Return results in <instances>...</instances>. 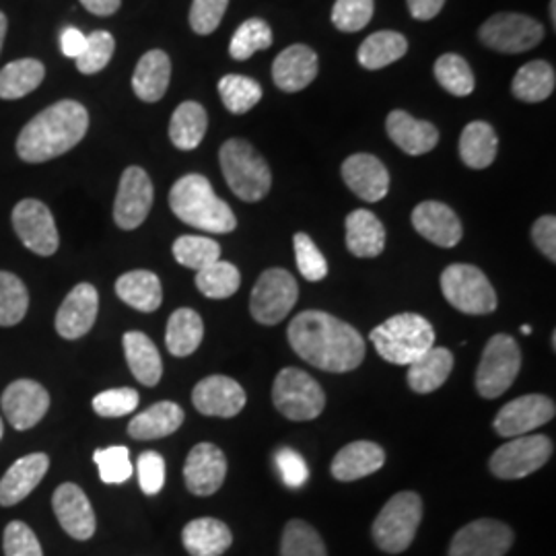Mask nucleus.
Segmentation results:
<instances>
[{
  "label": "nucleus",
  "instance_id": "33",
  "mask_svg": "<svg viewBox=\"0 0 556 556\" xmlns=\"http://www.w3.org/2000/svg\"><path fill=\"white\" fill-rule=\"evenodd\" d=\"M172 79V62L163 50L147 52L137 64V71L132 75V91L137 98L147 103L160 101Z\"/></svg>",
  "mask_w": 556,
  "mask_h": 556
},
{
  "label": "nucleus",
  "instance_id": "23",
  "mask_svg": "<svg viewBox=\"0 0 556 556\" xmlns=\"http://www.w3.org/2000/svg\"><path fill=\"white\" fill-rule=\"evenodd\" d=\"M342 179L358 199L367 202H379L386 199L390 190V174L386 165L376 155H369V153H357L344 161Z\"/></svg>",
  "mask_w": 556,
  "mask_h": 556
},
{
  "label": "nucleus",
  "instance_id": "17",
  "mask_svg": "<svg viewBox=\"0 0 556 556\" xmlns=\"http://www.w3.org/2000/svg\"><path fill=\"white\" fill-rule=\"evenodd\" d=\"M48 408L50 394L34 379H17L2 394V413L17 431L36 427L46 417Z\"/></svg>",
  "mask_w": 556,
  "mask_h": 556
},
{
  "label": "nucleus",
  "instance_id": "22",
  "mask_svg": "<svg viewBox=\"0 0 556 556\" xmlns=\"http://www.w3.org/2000/svg\"><path fill=\"white\" fill-rule=\"evenodd\" d=\"M413 227L422 238L439 248H454L464 236L456 213L438 200H425L413 211Z\"/></svg>",
  "mask_w": 556,
  "mask_h": 556
},
{
  "label": "nucleus",
  "instance_id": "19",
  "mask_svg": "<svg viewBox=\"0 0 556 556\" xmlns=\"http://www.w3.org/2000/svg\"><path fill=\"white\" fill-rule=\"evenodd\" d=\"M248 402L245 390L236 379L227 376H211L197 383L192 392V404L204 417L231 418L243 410Z\"/></svg>",
  "mask_w": 556,
  "mask_h": 556
},
{
  "label": "nucleus",
  "instance_id": "44",
  "mask_svg": "<svg viewBox=\"0 0 556 556\" xmlns=\"http://www.w3.org/2000/svg\"><path fill=\"white\" fill-rule=\"evenodd\" d=\"M435 77H438L439 85L456 98L470 96L477 87V79H475L470 64L457 54H443L435 62Z\"/></svg>",
  "mask_w": 556,
  "mask_h": 556
},
{
  "label": "nucleus",
  "instance_id": "59",
  "mask_svg": "<svg viewBox=\"0 0 556 556\" xmlns=\"http://www.w3.org/2000/svg\"><path fill=\"white\" fill-rule=\"evenodd\" d=\"M410 15L418 21H429L438 17L445 0H406Z\"/></svg>",
  "mask_w": 556,
  "mask_h": 556
},
{
  "label": "nucleus",
  "instance_id": "31",
  "mask_svg": "<svg viewBox=\"0 0 556 556\" xmlns=\"http://www.w3.org/2000/svg\"><path fill=\"white\" fill-rule=\"evenodd\" d=\"M184 410L176 402H157L144 413H140L130 420L128 435L137 441H153L174 435L184 422Z\"/></svg>",
  "mask_w": 556,
  "mask_h": 556
},
{
  "label": "nucleus",
  "instance_id": "21",
  "mask_svg": "<svg viewBox=\"0 0 556 556\" xmlns=\"http://www.w3.org/2000/svg\"><path fill=\"white\" fill-rule=\"evenodd\" d=\"M52 505H54V514L59 517L62 530L68 536L75 538V540H89L96 534L98 521H96L93 507L77 484H73V482L60 484L54 493V498H52Z\"/></svg>",
  "mask_w": 556,
  "mask_h": 556
},
{
  "label": "nucleus",
  "instance_id": "46",
  "mask_svg": "<svg viewBox=\"0 0 556 556\" xmlns=\"http://www.w3.org/2000/svg\"><path fill=\"white\" fill-rule=\"evenodd\" d=\"M29 307V293L23 280L0 270V326H17Z\"/></svg>",
  "mask_w": 556,
  "mask_h": 556
},
{
  "label": "nucleus",
  "instance_id": "29",
  "mask_svg": "<svg viewBox=\"0 0 556 556\" xmlns=\"http://www.w3.org/2000/svg\"><path fill=\"white\" fill-rule=\"evenodd\" d=\"M454 369V355L445 346H431L417 361L408 365V386L417 394H431L439 390Z\"/></svg>",
  "mask_w": 556,
  "mask_h": 556
},
{
  "label": "nucleus",
  "instance_id": "6",
  "mask_svg": "<svg viewBox=\"0 0 556 556\" xmlns=\"http://www.w3.org/2000/svg\"><path fill=\"white\" fill-rule=\"evenodd\" d=\"M422 519V501L413 491H402L390 498L374 521L371 534L379 551L388 555L404 553L417 536Z\"/></svg>",
  "mask_w": 556,
  "mask_h": 556
},
{
  "label": "nucleus",
  "instance_id": "58",
  "mask_svg": "<svg viewBox=\"0 0 556 556\" xmlns=\"http://www.w3.org/2000/svg\"><path fill=\"white\" fill-rule=\"evenodd\" d=\"M85 46H87V36L77 27H66L60 34V50L66 59H79L80 54L85 52Z\"/></svg>",
  "mask_w": 556,
  "mask_h": 556
},
{
  "label": "nucleus",
  "instance_id": "14",
  "mask_svg": "<svg viewBox=\"0 0 556 556\" xmlns=\"http://www.w3.org/2000/svg\"><path fill=\"white\" fill-rule=\"evenodd\" d=\"M155 190L149 174L142 167H126L119 178L118 194L114 202V220L119 229L132 231L140 227L153 206Z\"/></svg>",
  "mask_w": 556,
  "mask_h": 556
},
{
  "label": "nucleus",
  "instance_id": "32",
  "mask_svg": "<svg viewBox=\"0 0 556 556\" xmlns=\"http://www.w3.org/2000/svg\"><path fill=\"white\" fill-rule=\"evenodd\" d=\"M124 355L132 376L147 388H155L163 376V363L155 342L142 332H126L124 334Z\"/></svg>",
  "mask_w": 556,
  "mask_h": 556
},
{
  "label": "nucleus",
  "instance_id": "1",
  "mask_svg": "<svg viewBox=\"0 0 556 556\" xmlns=\"http://www.w3.org/2000/svg\"><path fill=\"white\" fill-rule=\"evenodd\" d=\"M287 338L299 357L328 374L355 371L365 358V338L351 324L318 309L295 316Z\"/></svg>",
  "mask_w": 556,
  "mask_h": 556
},
{
  "label": "nucleus",
  "instance_id": "53",
  "mask_svg": "<svg viewBox=\"0 0 556 556\" xmlns=\"http://www.w3.org/2000/svg\"><path fill=\"white\" fill-rule=\"evenodd\" d=\"M4 556H43L40 540L23 521H11L4 530Z\"/></svg>",
  "mask_w": 556,
  "mask_h": 556
},
{
  "label": "nucleus",
  "instance_id": "12",
  "mask_svg": "<svg viewBox=\"0 0 556 556\" xmlns=\"http://www.w3.org/2000/svg\"><path fill=\"white\" fill-rule=\"evenodd\" d=\"M544 38V25L528 15L497 13L480 27V40L503 54H521Z\"/></svg>",
  "mask_w": 556,
  "mask_h": 556
},
{
  "label": "nucleus",
  "instance_id": "35",
  "mask_svg": "<svg viewBox=\"0 0 556 556\" xmlns=\"http://www.w3.org/2000/svg\"><path fill=\"white\" fill-rule=\"evenodd\" d=\"M498 139L489 122H470L459 137V157L472 169H486L497 157Z\"/></svg>",
  "mask_w": 556,
  "mask_h": 556
},
{
  "label": "nucleus",
  "instance_id": "26",
  "mask_svg": "<svg viewBox=\"0 0 556 556\" xmlns=\"http://www.w3.org/2000/svg\"><path fill=\"white\" fill-rule=\"evenodd\" d=\"M386 464L383 447L374 441H353L344 445L332 459V477L340 482H355L371 477Z\"/></svg>",
  "mask_w": 556,
  "mask_h": 556
},
{
  "label": "nucleus",
  "instance_id": "9",
  "mask_svg": "<svg viewBox=\"0 0 556 556\" xmlns=\"http://www.w3.org/2000/svg\"><path fill=\"white\" fill-rule=\"evenodd\" d=\"M521 353L516 338L495 334L486 342L477 369V392L486 400L503 396L516 381Z\"/></svg>",
  "mask_w": 556,
  "mask_h": 556
},
{
  "label": "nucleus",
  "instance_id": "48",
  "mask_svg": "<svg viewBox=\"0 0 556 556\" xmlns=\"http://www.w3.org/2000/svg\"><path fill=\"white\" fill-rule=\"evenodd\" d=\"M114 50H116V40L110 31H93L87 36V46H85V52L80 54L77 62V68L83 75H96L103 71L110 60L114 56Z\"/></svg>",
  "mask_w": 556,
  "mask_h": 556
},
{
  "label": "nucleus",
  "instance_id": "25",
  "mask_svg": "<svg viewBox=\"0 0 556 556\" xmlns=\"http://www.w3.org/2000/svg\"><path fill=\"white\" fill-rule=\"evenodd\" d=\"M386 128H388V137L406 155L418 157V155H425V153H429L438 147V128L431 122L410 116L408 112L394 110L386 119Z\"/></svg>",
  "mask_w": 556,
  "mask_h": 556
},
{
  "label": "nucleus",
  "instance_id": "18",
  "mask_svg": "<svg viewBox=\"0 0 556 556\" xmlns=\"http://www.w3.org/2000/svg\"><path fill=\"white\" fill-rule=\"evenodd\" d=\"M227 477V457L213 443H199L186 457V489L197 497H211L219 491Z\"/></svg>",
  "mask_w": 556,
  "mask_h": 556
},
{
  "label": "nucleus",
  "instance_id": "51",
  "mask_svg": "<svg viewBox=\"0 0 556 556\" xmlns=\"http://www.w3.org/2000/svg\"><path fill=\"white\" fill-rule=\"evenodd\" d=\"M374 17V0H337L332 23L344 34H355L369 25Z\"/></svg>",
  "mask_w": 556,
  "mask_h": 556
},
{
  "label": "nucleus",
  "instance_id": "49",
  "mask_svg": "<svg viewBox=\"0 0 556 556\" xmlns=\"http://www.w3.org/2000/svg\"><path fill=\"white\" fill-rule=\"evenodd\" d=\"M93 459L98 464L101 480L105 484H124L128 478L132 477V462H130L128 447L124 445L98 450L93 454Z\"/></svg>",
  "mask_w": 556,
  "mask_h": 556
},
{
  "label": "nucleus",
  "instance_id": "34",
  "mask_svg": "<svg viewBox=\"0 0 556 556\" xmlns=\"http://www.w3.org/2000/svg\"><path fill=\"white\" fill-rule=\"evenodd\" d=\"M116 295L132 309L153 314L160 309L163 301L160 277L151 270L126 273L116 280Z\"/></svg>",
  "mask_w": 556,
  "mask_h": 556
},
{
  "label": "nucleus",
  "instance_id": "57",
  "mask_svg": "<svg viewBox=\"0 0 556 556\" xmlns=\"http://www.w3.org/2000/svg\"><path fill=\"white\" fill-rule=\"evenodd\" d=\"M532 239L546 258L556 262V219L553 215H544L534 223Z\"/></svg>",
  "mask_w": 556,
  "mask_h": 556
},
{
  "label": "nucleus",
  "instance_id": "39",
  "mask_svg": "<svg viewBox=\"0 0 556 556\" xmlns=\"http://www.w3.org/2000/svg\"><path fill=\"white\" fill-rule=\"evenodd\" d=\"M46 77L40 60L21 59L0 71V100H21L36 91Z\"/></svg>",
  "mask_w": 556,
  "mask_h": 556
},
{
  "label": "nucleus",
  "instance_id": "45",
  "mask_svg": "<svg viewBox=\"0 0 556 556\" xmlns=\"http://www.w3.org/2000/svg\"><path fill=\"white\" fill-rule=\"evenodd\" d=\"M273 46V29L264 20L252 17L243 21L233 34L231 43H229V54L231 59L248 60L252 59L260 50H266Z\"/></svg>",
  "mask_w": 556,
  "mask_h": 556
},
{
  "label": "nucleus",
  "instance_id": "60",
  "mask_svg": "<svg viewBox=\"0 0 556 556\" xmlns=\"http://www.w3.org/2000/svg\"><path fill=\"white\" fill-rule=\"evenodd\" d=\"M79 2L89 13L100 15V17L114 15L122 4V0H79Z\"/></svg>",
  "mask_w": 556,
  "mask_h": 556
},
{
  "label": "nucleus",
  "instance_id": "24",
  "mask_svg": "<svg viewBox=\"0 0 556 556\" xmlns=\"http://www.w3.org/2000/svg\"><path fill=\"white\" fill-rule=\"evenodd\" d=\"M318 77V54L305 46L295 43L285 48L273 64V79L280 91L298 93L309 87Z\"/></svg>",
  "mask_w": 556,
  "mask_h": 556
},
{
  "label": "nucleus",
  "instance_id": "50",
  "mask_svg": "<svg viewBox=\"0 0 556 556\" xmlns=\"http://www.w3.org/2000/svg\"><path fill=\"white\" fill-rule=\"evenodd\" d=\"M293 243H295V258H298L301 277L309 282H319L328 277V262L319 252L318 245L314 243V239L299 231L293 238Z\"/></svg>",
  "mask_w": 556,
  "mask_h": 556
},
{
  "label": "nucleus",
  "instance_id": "64",
  "mask_svg": "<svg viewBox=\"0 0 556 556\" xmlns=\"http://www.w3.org/2000/svg\"><path fill=\"white\" fill-rule=\"evenodd\" d=\"M4 435V425H2V418H0V439Z\"/></svg>",
  "mask_w": 556,
  "mask_h": 556
},
{
  "label": "nucleus",
  "instance_id": "28",
  "mask_svg": "<svg viewBox=\"0 0 556 556\" xmlns=\"http://www.w3.org/2000/svg\"><path fill=\"white\" fill-rule=\"evenodd\" d=\"M181 542L192 556H220L233 544V534L220 519L199 517L184 528Z\"/></svg>",
  "mask_w": 556,
  "mask_h": 556
},
{
  "label": "nucleus",
  "instance_id": "8",
  "mask_svg": "<svg viewBox=\"0 0 556 556\" xmlns=\"http://www.w3.org/2000/svg\"><path fill=\"white\" fill-rule=\"evenodd\" d=\"M273 402L278 413L289 420H314L324 413L326 394L309 374L287 367L275 379Z\"/></svg>",
  "mask_w": 556,
  "mask_h": 556
},
{
  "label": "nucleus",
  "instance_id": "4",
  "mask_svg": "<svg viewBox=\"0 0 556 556\" xmlns=\"http://www.w3.org/2000/svg\"><path fill=\"white\" fill-rule=\"evenodd\" d=\"M379 357L392 365H410L435 346L433 324L418 314H397L371 330Z\"/></svg>",
  "mask_w": 556,
  "mask_h": 556
},
{
  "label": "nucleus",
  "instance_id": "37",
  "mask_svg": "<svg viewBox=\"0 0 556 556\" xmlns=\"http://www.w3.org/2000/svg\"><path fill=\"white\" fill-rule=\"evenodd\" d=\"M208 128L206 110L199 101H184L169 122V139L179 151H194Z\"/></svg>",
  "mask_w": 556,
  "mask_h": 556
},
{
  "label": "nucleus",
  "instance_id": "15",
  "mask_svg": "<svg viewBox=\"0 0 556 556\" xmlns=\"http://www.w3.org/2000/svg\"><path fill=\"white\" fill-rule=\"evenodd\" d=\"M556 415L555 402L542 394H528L511 400L498 410L495 417V431L501 438L514 439L528 435L551 422Z\"/></svg>",
  "mask_w": 556,
  "mask_h": 556
},
{
  "label": "nucleus",
  "instance_id": "20",
  "mask_svg": "<svg viewBox=\"0 0 556 556\" xmlns=\"http://www.w3.org/2000/svg\"><path fill=\"white\" fill-rule=\"evenodd\" d=\"M100 312V293L93 285L79 282L60 305L56 314V332L66 340L85 337Z\"/></svg>",
  "mask_w": 556,
  "mask_h": 556
},
{
  "label": "nucleus",
  "instance_id": "13",
  "mask_svg": "<svg viewBox=\"0 0 556 556\" xmlns=\"http://www.w3.org/2000/svg\"><path fill=\"white\" fill-rule=\"evenodd\" d=\"M13 227L21 243L38 254L52 256L59 250V229L50 208L40 200L25 199L13 208Z\"/></svg>",
  "mask_w": 556,
  "mask_h": 556
},
{
  "label": "nucleus",
  "instance_id": "5",
  "mask_svg": "<svg viewBox=\"0 0 556 556\" xmlns=\"http://www.w3.org/2000/svg\"><path fill=\"white\" fill-rule=\"evenodd\" d=\"M219 161L227 186L239 200L260 202L270 192V167L248 140H227L220 147Z\"/></svg>",
  "mask_w": 556,
  "mask_h": 556
},
{
  "label": "nucleus",
  "instance_id": "16",
  "mask_svg": "<svg viewBox=\"0 0 556 556\" xmlns=\"http://www.w3.org/2000/svg\"><path fill=\"white\" fill-rule=\"evenodd\" d=\"M514 530L497 519L464 526L450 544V556H505L514 546Z\"/></svg>",
  "mask_w": 556,
  "mask_h": 556
},
{
  "label": "nucleus",
  "instance_id": "2",
  "mask_svg": "<svg viewBox=\"0 0 556 556\" xmlns=\"http://www.w3.org/2000/svg\"><path fill=\"white\" fill-rule=\"evenodd\" d=\"M89 114L79 101L64 100L29 119L17 139V155L25 163L56 160L85 139Z\"/></svg>",
  "mask_w": 556,
  "mask_h": 556
},
{
  "label": "nucleus",
  "instance_id": "40",
  "mask_svg": "<svg viewBox=\"0 0 556 556\" xmlns=\"http://www.w3.org/2000/svg\"><path fill=\"white\" fill-rule=\"evenodd\" d=\"M408 52V41L397 31H378L369 36L358 48V64L367 71H379Z\"/></svg>",
  "mask_w": 556,
  "mask_h": 556
},
{
  "label": "nucleus",
  "instance_id": "62",
  "mask_svg": "<svg viewBox=\"0 0 556 556\" xmlns=\"http://www.w3.org/2000/svg\"><path fill=\"white\" fill-rule=\"evenodd\" d=\"M551 17H553V25H556V0H551Z\"/></svg>",
  "mask_w": 556,
  "mask_h": 556
},
{
  "label": "nucleus",
  "instance_id": "43",
  "mask_svg": "<svg viewBox=\"0 0 556 556\" xmlns=\"http://www.w3.org/2000/svg\"><path fill=\"white\" fill-rule=\"evenodd\" d=\"M280 556H328V551L316 528L303 519H291L282 532Z\"/></svg>",
  "mask_w": 556,
  "mask_h": 556
},
{
  "label": "nucleus",
  "instance_id": "7",
  "mask_svg": "<svg viewBox=\"0 0 556 556\" xmlns=\"http://www.w3.org/2000/svg\"><path fill=\"white\" fill-rule=\"evenodd\" d=\"M443 298L466 316H486L497 309V293L486 275L472 264H452L441 275Z\"/></svg>",
  "mask_w": 556,
  "mask_h": 556
},
{
  "label": "nucleus",
  "instance_id": "41",
  "mask_svg": "<svg viewBox=\"0 0 556 556\" xmlns=\"http://www.w3.org/2000/svg\"><path fill=\"white\" fill-rule=\"evenodd\" d=\"M239 285L241 275L238 266H233L231 262L217 260L197 273V287L204 298L229 299L238 293Z\"/></svg>",
  "mask_w": 556,
  "mask_h": 556
},
{
  "label": "nucleus",
  "instance_id": "11",
  "mask_svg": "<svg viewBox=\"0 0 556 556\" xmlns=\"http://www.w3.org/2000/svg\"><path fill=\"white\" fill-rule=\"evenodd\" d=\"M553 450V441L546 435L514 438L493 454L489 468L501 480L530 477L551 459Z\"/></svg>",
  "mask_w": 556,
  "mask_h": 556
},
{
  "label": "nucleus",
  "instance_id": "27",
  "mask_svg": "<svg viewBox=\"0 0 556 556\" xmlns=\"http://www.w3.org/2000/svg\"><path fill=\"white\" fill-rule=\"evenodd\" d=\"M50 457L46 454L23 456L0 478V505L11 507L27 497L46 477Z\"/></svg>",
  "mask_w": 556,
  "mask_h": 556
},
{
  "label": "nucleus",
  "instance_id": "55",
  "mask_svg": "<svg viewBox=\"0 0 556 556\" xmlns=\"http://www.w3.org/2000/svg\"><path fill=\"white\" fill-rule=\"evenodd\" d=\"M140 491L144 495H157L165 484V459L157 452H144L137 459Z\"/></svg>",
  "mask_w": 556,
  "mask_h": 556
},
{
  "label": "nucleus",
  "instance_id": "54",
  "mask_svg": "<svg viewBox=\"0 0 556 556\" xmlns=\"http://www.w3.org/2000/svg\"><path fill=\"white\" fill-rule=\"evenodd\" d=\"M229 0H194L190 7V27L199 36H211L223 21Z\"/></svg>",
  "mask_w": 556,
  "mask_h": 556
},
{
  "label": "nucleus",
  "instance_id": "47",
  "mask_svg": "<svg viewBox=\"0 0 556 556\" xmlns=\"http://www.w3.org/2000/svg\"><path fill=\"white\" fill-rule=\"evenodd\" d=\"M174 258L178 260L181 266L199 273L202 268L220 260V245L215 239L184 236L176 239L174 243Z\"/></svg>",
  "mask_w": 556,
  "mask_h": 556
},
{
  "label": "nucleus",
  "instance_id": "42",
  "mask_svg": "<svg viewBox=\"0 0 556 556\" xmlns=\"http://www.w3.org/2000/svg\"><path fill=\"white\" fill-rule=\"evenodd\" d=\"M219 96L223 105L231 114L241 116L258 105V101L262 100V87L258 80L243 75H225L219 80Z\"/></svg>",
  "mask_w": 556,
  "mask_h": 556
},
{
  "label": "nucleus",
  "instance_id": "10",
  "mask_svg": "<svg viewBox=\"0 0 556 556\" xmlns=\"http://www.w3.org/2000/svg\"><path fill=\"white\" fill-rule=\"evenodd\" d=\"M298 299L295 277L285 268H268L260 275L250 295L252 318L264 326H277L291 314Z\"/></svg>",
  "mask_w": 556,
  "mask_h": 556
},
{
  "label": "nucleus",
  "instance_id": "61",
  "mask_svg": "<svg viewBox=\"0 0 556 556\" xmlns=\"http://www.w3.org/2000/svg\"><path fill=\"white\" fill-rule=\"evenodd\" d=\"M7 27H9V21L4 17V13H0V52H2V43H4V36H7Z\"/></svg>",
  "mask_w": 556,
  "mask_h": 556
},
{
  "label": "nucleus",
  "instance_id": "3",
  "mask_svg": "<svg viewBox=\"0 0 556 556\" xmlns=\"http://www.w3.org/2000/svg\"><path fill=\"white\" fill-rule=\"evenodd\" d=\"M169 206L181 223L206 233H231L238 227L231 206L215 194L211 181L200 174H188L174 184Z\"/></svg>",
  "mask_w": 556,
  "mask_h": 556
},
{
  "label": "nucleus",
  "instance_id": "56",
  "mask_svg": "<svg viewBox=\"0 0 556 556\" xmlns=\"http://www.w3.org/2000/svg\"><path fill=\"white\" fill-rule=\"evenodd\" d=\"M275 459H277L278 472L287 486L299 489L305 484V480L309 477V470H307V464L301 454L291 447H280Z\"/></svg>",
  "mask_w": 556,
  "mask_h": 556
},
{
  "label": "nucleus",
  "instance_id": "52",
  "mask_svg": "<svg viewBox=\"0 0 556 556\" xmlns=\"http://www.w3.org/2000/svg\"><path fill=\"white\" fill-rule=\"evenodd\" d=\"M139 392L132 388H114L105 390L93 397V410L105 418L126 417L132 415L139 406Z\"/></svg>",
  "mask_w": 556,
  "mask_h": 556
},
{
  "label": "nucleus",
  "instance_id": "36",
  "mask_svg": "<svg viewBox=\"0 0 556 556\" xmlns=\"http://www.w3.org/2000/svg\"><path fill=\"white\" fill-rule=\"evenodd\" d=\"M202 338L204 321L194 309L181 307L169 316L165 344L174 357H190L192 353H197V349L202 344Z\"/></svg>",
  "mask_w": 556,
  "mask_h": 556
},
{
  "label": "nucleus",
  "instance_id": "38",
  "mask_svg": "<svg viewBox=\"0 0 556 556\" xmlns=\"http://www.w3.org/2000/svg\"><path fill=\"white\" fill-rule=\"evenodd\" d=\"M555 85V68L544 60H534V62L523 64L517 71L514 83H511V91L519 101L540 103L553 96Z\"/></svg>",
  "mask_w": 556,
  "mask_h": 556
},
{
  "label": "nucleus",
  "instance_id": "63",
  "mask_svg": "<svg viewBox=\"0 0 556 556\" xmlns=\"http://www.w3.org/2000/svg\"><path fill=\"white\" fill-rule=\"evenodd\" d=\"M521 334H526V337L532 334V328L530 326H521Z\"/></svg>",
  "mask_w": 556,
  "mask_h": 556
},
{
  "label": "nucleus",
  "instance_id": "30",
  "mask_svg": "<svg viewBox=\"0 0 556 556\" xmlns=\"http://www.w3.org/2000/svg\"><path fill=\"white\" fill-rule=\"evenodd\" d=\"M346 248L357 258H378L386 248L383 223L365 208L346 217Z\"/></svg>",
  "mask_w": 556,
  "mask_h": 556
}]
</instances>
